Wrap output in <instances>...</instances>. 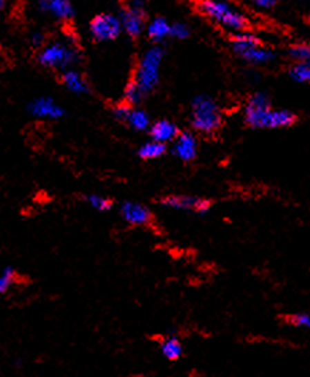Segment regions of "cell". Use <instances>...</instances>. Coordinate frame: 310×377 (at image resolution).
Returning a JSON list of instances; mask_svg holds the SVG:
<instances>
[{"instance_id":"15","label":"cell","mask_w":310,"mask_h":377,"mask_svg":"<svg viewBox=\"0 0 310 377\" xmlns=\"http://www.w3.org/2000/svg\"><path fill=\"white\" fill-rule=\"evenodd\" d=\"M40 9L61 20H67L73 16V8L68 0H40Z\"/></svg>"},{"instance_id":"10","label":"cell","mask_w":310,"mask_h":377,"mask_svg":"<svg viewBox=\"0 0 310 377\" xmlns=\"http://www.w3.org/2000/svg\"><path fill=\"white\" fill-rule=\"evenodd\" d=\"M122 218L131 226H146L153 222L151 211L139 202L126 201L120 206Z\"/></svg>"},{"instance_id":"25","label":"cell","mask_w":310,"mask_h":377,"mask_svg":"<svg viewBox=\"0 0 310 377\" xmlns=\"http://www.w3.org/2000/svg\"><path fill=\"white\" fill-rule=\"evenodd\" d=\"M288 322L293 326H298V327H303V329H307V331H310V315L307 313H295V315H291L288 318Z\"/></svg>"},{"instance_id":"23","label":"cell","mask_w":310,"mask_h":377,"mask_svg":"<svg viewBox=\"0 0 310 377\" xmlns=\"http://www.w3.org/2000/svg\"><path fill=\"white\" fill-rule=\"evenodd\" d=\"M291 57L295 63L310 64V46L309 44H296L291 49Z\"/></svg>"},{"instance_id":"7","label":"cell","mask_w":310,"mask_h":377,"mask_svg":"<svg viewBox=\"0 0 310 377\" xmlns=\"http://www.w3.org/2000/svg\"><path fill=\"white\" fill-rule=\"evenodd\" d=\"M122 26L131 37H137L142 33L146 26V6L144 0H131L128 8L123 12Z\"/></svg>"},{"instance_id":"29","label":"cell","mask_w":310,"mask_h":377,"mask_svg":"<svg viewBox=\"0 0 310 377\" xmlns=\"http://www.w3.org/2000/svg\"><path fill=\"white\" fill-rule=\"evenodd\" d=\"M5 5H6V0H0V10L5 8Z\"/></svg>"},{"instance_id":"11","label":"cell","mask_w":310,"mask_h":377,"mask_svg":"<svg viewBox=\"0 0 310 377\" xmlns=\"http://www.w3.org/2000/svg\"><path fill=\"white\" fill-rule=\"evenodd\" d=\"M114 114L118 120L127 123L131 128L137 131H144L150 128V117L144 110L134 108L133 106H118L114 110Z\"/></svg>"},{"instance_id":"24","label":"cell","mask_w":310,"mask_h":377,"mask_svg":"<svg viewBox=\"0 0 310 377\" xmlns=\"http://www.w3.org/2000/svg\"><path fill=\"white\" fill-rule=\"evenodd\" d=\"M144 96H146V93L142 91L134 81L128 84L127 90H126V93H124V99H126V102L128 103V106H135V104H138L142 99H144Z\"/></svg>"},{"instance_id":"2","label":"cell","mask_w":310,"mask_h":377,"mask_svg":"<svg viewBox=\"0 0 310 377\" xmlns=\"http://www.w3.org/2000/svg\"><path fill=\"white\" fill-rule=\"evenodd\" d=\"M191 122L202 134L215 133L222 124V113L209 96H198L191 108Z\"/></svg>"},{"instance_id":"14","label":"cell","mask_w":310,"mask_h":377,"mask_svg":"<svg viewBox=\"0 0 310 377\" xmlns=\"http://www.w3.org/2000/svg\"><path fill=\"white\" fill-rule=\"evenodd\" d=\"M150 133H151V139L158 141V143H162V144L171 143V141H174L180 135L178 127L168 120L157 122L155 124H153Z\"/></svg>"},{"instance_id":"17","label":"cell","mask_w":310,"mask_h":377,"mask_svg":"<svg viewBox=\"0 0 310 377\" xmlns=\"http://www.w3.org/2000/svg\"><path fill=\"white\" fill-rule=\"evenodd\" d=\"M147 33H148V37L153 41L159 43V41L165 40L166 37L171 36V26H170V23L166 21L165 19L157 17L153 21L148 23Z\"/></svg>"},{"instance_id":"3","label":"cell","mask_w":310,"mask_h":377,"mask_svg":"<svg viewBox=\"0 0 310 377\" xmlns=\"http://www.w3.org/2000/svg\"><path fill=\"white\" fill-rule=\"evenodd\" d=\"M232 50L242 60L260 66L268 64L275 59V55L268 47L262 46L260 40L251 33H236L232 39Z\"/></svg>"},{"instance_id":"16","label":"cell","mask_w":310,"mask_h":377,"mask_svg":"<svg viewBox=\"0 0 310 377\" xmlns=\"http://www.w3.org/2000/svg\"><path fill=\"white\" fill-rule=\"evenodd\" d=\"M161 351L165 359L174 362L182 356L184 346L177 335H168L165 336L161 342Z\"/></svg>"},{"instance_id":"22","label":"cell","mask_w":310,"mask_h":377,"mask_svg":"<svg viewBox=\"0 0 310 377\" xmlns=\"http://www.w3.org/2000/svg\"><path fill=\"white\" fill-rule=\"evenodd\" d=\"M291 77L299 83L310 81V64L306 63H295L291 68Z\"/></svg>"},{"instance_id":"20","label":"cell","mask_w":310,"mask_h":377,"mask_svg":"<svg viewBox=\"0 0 310 377\" xmlns=\"http://www.w3.org/2000/svg\"><path fill=\"white\" fill-rule=\"evenodd\" d=\"M16 282V271L13 267H5L0 271V296L8 293Z\"/></svg>"},{"instance_id":"6","label":"cell","mask_w":310,"mask_h":377,"mask_svg":"<svg viewBox=\"0 0 310 377\" xmlns=\"http://www.w3.org/2000/svg\"><path fill=\"white\" fill-rule=\"evenodd\" d=\"M123 30L122 20L114 14L104 13L94 17L90 25L91 36L99 41H111L120 36Z\"/></svg>"},{"instance_id":"4","label":"cell","mask_w":310,"mask_h":377,"mask_svg":"<svg viewBox=\"0 0 310 377\" xmlns=\"http://www.w3.org/2000/svg\"><path fill=\"white\" fill-rule=\"evenodd\" d=\"M162 57H164L162 49H159V47H151V49L147 50L144 56L141 57L138 63L134 83L146 94L151 93L159 81Z\"/></svg>"},{"instance_id":"9","label":"cell","mask_w":310,"mask_h":377,"mask_svg":"<svg viewBox=\"0 0 310 377\" xmlns=\"http://www.w3.org/2000/svg\"><path fill=\"white\" fill-rule=\"evenodd\" d=\"M269 108L271 103L265 94L255 93L253 96L249 97L245 106V122L253 128H260L262 120H264V117Z\"/></svg>"},{"instance_id":"26","label":"cell","mask_w":310,"mask_h":377,"mask_svg":"<svg viewBox=\"0 0 310 377\" xmlns=\"http://www.w3.org/2000/svg\"><path fill=\"white\" fill-rule=\"evenodd\" d=\"M188 35H189V29L186 25H184V23H174V25L171 26V37L182 40L188 37Z\"/></svg>"},{"instance_id":"19","label":"cell","mask_w":310,"mask_h":377,"mask_svg":"<svg viewBox=\"0 0 310 377\" xmlns=\"http://www.w3.org/2000/svg\"><path fill=\"white\" fill-rule=\"evenodd\" d=\"M165 144L162 143H158V141H148V143L142 144L138 150V155L142 158V160H155V158H159L161 155H164L165 153Z\"/></svg>"},{"instance_id":"21","label":"cell","mask_w":310,"mask_h":377,"mask_svg":"<svg viewBox=\"0 0 310 377\" xmlns=\"http://www.w3.org/2000/svg\"><path fill=\"white\" fill-rule=\"evenodd\" d=\"M86 202L95 211H99V212H107L113 208V202L103 197V195H99V194H88L86 195Z\"/></svg>"},{"instance_id":"27","label":"cell","mask_w":310,"mask_h":377,"mask_svg":"<svg viewBox=\"0 0 310 377\" xmlns=\"http://www.w3.org/2000/svg\"><path fill=\"white\" fill-rule=\"evenodd\" d=\"M251 2L258 8V9H272L276 5V0H251Z\"/></svg>"},{"instance_id":"18","label":"cell","mask_w":310,"mask_h":377,"mask_svg":"<svg viewBox=\"0 0 310 377\" xmlns=\"http://www.w3.org/2000/svg\"><path fill=\"white\" fill-rule=\"evenodd\" d=\"M63 84L68 91L75 94H83L88 90L86 79L79 72H76V70H67L63 75Z\"/></svg>"},{"instance_id":"13","label":"cell","mask_w":310,"mask_h":377,"mask_svg":"<svg viewBox=\"0 0 310 377\" xmlns=\"http://www.w3.org/2000/svg\"><path fill=\"white\" fill-rule=\"evenodd\" d=\"M174 154L177 158H180L181 161H193L197 157V151H198V144L195 137L191 133H182L175 138L174 143V148H173Z\"/></svg>"},{"instance_id":"12","label":"cell","mask_w":310,"mask_h":377,"mask_svg":"<svg viewBox=\"0 0 310 377\" xmlns=\"http://www.w3.org/2000/svg\"><path fill=\"white\" fill-rule=\"evenodd\" d=\"M29 113L40 120H57L64 114V110L53 99L40 97L29 104Z\"/></svg>"},{"instance_id":"28","label":"cell","mask_w":310,"mask_h":377,"mask_svg":"<svg viewBox=\"0 0 310 377\" xmlns=\"http://www.w3.org/2000/svg\"><path fill=\"white\" fill-rule=\"evenodd\" d=\"M43 40H44V39H43V35H41V33H35V35L32 36V39H30L32 44L36 46V47H37V46H41V44H43Z\"/></svg>"},{"instance_id":"8","label":"cell","mask_w":310,"mask_h":377,"mask_svg":"<svg viewBox=\"0 0 310 377\" xmlns=\"http://www.w3.org/2000/svg\"><path fill=\"white\" fill-rule=\"evenodd\" d=\"M161 205L177 211L195 212L198 215H204L211 209V201L205 198H198L193 195H168L161 200Z\"/></svg>"},{"instance_id":"5","label":"cell","mask_w":310,"mask_h":377,"mask_svg":"<svg viewBox=\"0 0 310 377\" xmlns=\"http://www.w3.org/2000/svg\"><path fill=\"white\" fill-rule=\"evenodd\" d=\"M76 60L77 52L75 50V47L61 41L46 44L39 55L40 64L49 68H66L76 63Z\"/></svg>"},{"instance_id":"1","label":"cell","mask_w":310,"mask_h":377,"mask_svg":"<svg viewBox=\"0 0 310 377\" xmlns=\"http://www.w3.org/2000/svg\"><path fill=\"white\" fill-rule=\"evenodd\" d=\"M200 9L213 23L226 30L241 33L248 26L246 16L228 0H202Z\"/></svg>"}]
</instances>
